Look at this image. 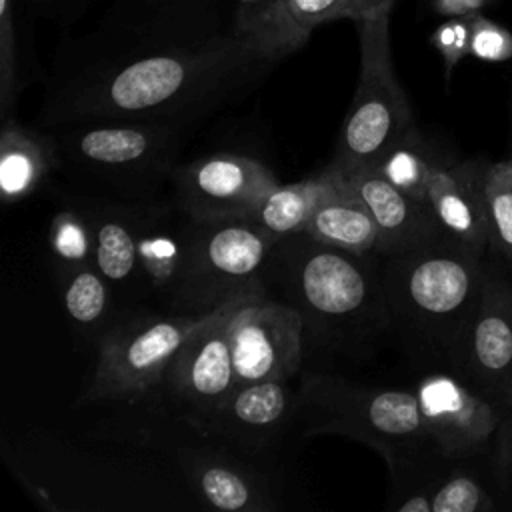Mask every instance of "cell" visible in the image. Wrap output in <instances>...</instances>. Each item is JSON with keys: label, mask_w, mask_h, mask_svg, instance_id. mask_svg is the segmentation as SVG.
<instances>
[{"label": "cell", "mask_w": 512, "mask_h": 512, "mask_svg": "<svg viewBox=\"0 0 512 512\" xmlns=\"http://www.w3.org/2000/svg\"><path fill=\"white\" fill-rule=\"evenodd\" d=\"M302 48L274 2L108 0L66 28L46 74L40 122L162 120L192 126Z\"/></svg>", "instance_id": "cell-1"}, {"label": "cell", "mask_w": 512, "mask_h": 512, "mask_svg": "<svg viewBox=\"0 0 512 512\" xmlns=\"http://www.w3.org/2000/svg\"><path fill=\"white\" fill-rule=\"evenodd\" d=\"M262 282L302 314L306 360L366 356L394 334L376 252H348L298 232L274 240Z\"/></svg>", "instance_id": "cell-2"}, {"label": "cell", "mask_w": 512, "mask_h": 512, "mask_svg": "<svg viewBox=\"0 0 512 512\" xmlns=\"http://www.w3.org/2000/svg\"><path fill=\"white\" fill-rule=\"evenodd\" d=\"M380 260L394 336L462 372L486 278L480 256L442 234Z\"/></svg>", "instance_id": "cell-3"}, {"label": "cell", "mask_w": 512, "mask_h": 512, "mask_svg": "<svg viewBox=\"0 0 512 512\" xmlns=\"http://www.w3.org/2000/svg\"><path fill=\"white\" fill-rule=\"evenodd\" d=\"M162 120L84 122L56 128L60 164L94 182L104 198L152 202L176 170L180 132Z\"/></svg>", "instance_id": "cell-4"}, {"label": "cell", "mask_w": 512, "mask_h": 512, "mask_svg": "<svg viewBox=\"0 0 512 512\" xmlns=\"http://www.w3.org/2000/svg\"><path fill=\"white\" fill-rule=\"evenodd\" d=\"M388 20L386 12L354 22L360 38V76L330 164L340 172L376 166L416 128L410 102L394 74Z\"/></svg>", "instance_id": "cell-5"}, {"label": "cell", "mask_w": 512, "mask_h": 512, "mask_svg": "<svg viewBox=\"0 0 512 512\" xmlns=\"http://www.w3.org/2000/svg\"><path fill=\"white\" fill-rule=\"evenodd\" d=\"M272 246L274 238L250 218H194L186 272L166 312L206 314L246 290L264 286Z\"/></svg>", "instance_id": "cell-6"}, {"label": "cell", "mask_w": 512, "mask_h": 512, "mask_svg": "<svg viewBox=\"0 0 512 512\" xmlns=\"http://www.w3.org/2000/svg\"><path fill=\"white\" fill-rule=\"evenodd\" d=\"M206 314L168 312L114 326L100 340L98 362L84 400H132L152 390L164 380L172 358Z\"/></svg>", "instance_id": "cell-7"}, {"label": "cell", "mask_w": 512, "mask_h": 512, "mask_svg": "<svg viewBox=\"0 0 512 512\" xmlns=\"http://www.w3.org/2000/svg\"><path fill=\"white\" fill-rule=\"evenodd\" d=\"M228 334L236 386L290 380L306 360L302 314L264 286L234 310Z\"/></svg>", "instance_id": "cell-8"}, {"label": "cell", "mask_w": 512, "mask_h": 512, "mask_svg": "<svg viewBox=\"0 0 512 512\" xmlns=\"http://www.w3.org/2000/svg\"><path fill=\"white\" fill-rule=\"evenodd\" d=\"M174 204L200 220L250 218L280 184L262 162L242 154H212L178 166Z\"/></svg>", "instance_id": "cell-9"}, {"label": "cell", "mask_w": 512, "mask_h": 512, "mask_svg": "<svg viewBox=\"0 0 512 512\" xmlns=\"http://www.w3.org/2000/svg\"><path fill=\"white\" fill-rule=\"evenodd\" d=\"M306 400L316 412H328L324 428L348 430L386 448L390 442L428 438L420 400L408 390H354L336 378L310 376Z\"/></svg>", "instance_id": "cell-10"}, {"label": "cell", "mask_w": 512, "mask_h": 512, "mask_svg": "<svg viewBox=\"0 0 512 512\" xmlns=\"http://www.w3.org/2000/svg\"><path fill=\"white\" fill-rule=\"evenodd\" d=\"M258 288L246 290L208 312L172 358L164 382L172 396L192 410V420L214 412L236 388L228 334L230 318Z\"/></svg>", "instance_id": "cell-11"}, {"label": "cell", "mask_w": 512, "mask_h": 512, "mask_svg": "<svg viewBox=\"0 0 512 512\" xmlns=\"http://www.w3.org/2000/svg\"><path fill=\"white\" fill-rule=\"evenodd\" d=\"M428 438L446 456H468L482 450L500 428L494 402L458 376L434 372L416 388Z\"/></svg>", "instance_id": "cell-12"}, {"label": "cell", "mask_w": 512, "mask_h": 512, "mask_svg": "<svg viewBox=\"0 0 512 512\" xmlns=\"http://www.w3.org/2000/svg\"><path fill=\"white\" fill-rule=\"evenodd\" d=\"M460 374L494 404L512 378V282L488 272Z\"/></svg>", "instance_id": "cell-13"}, {"label": "cell", "mask_w": 512, "mask_h": 512, "mask_svg": "<svg viewBox=\"0 0 512 512\" xmlns=\"http://www.w3.org/2000/svg\"><path fill=\"white\" fill-rule=\"evenodd\" d=\"M332 170L368 206L378 228L376 254L386 256L402 252L444 234L430 204L418 202L404 194L376 168H360L350 172H340L336 168Z\"/></svg>", "instance_id": "cell-14"}, {"label": "cell", "mask_w": 512, "mask_h": 512, "mask_svg": "<svg viewBox=\"0 0 512 512\" xmlns=\"http://www.w3.org/2000/svg\"><path fill=\"white\" fill-rule=\"evenodd\" d=\"M486 166L480 160H438L428 184V204L442 232L480 258L488 248Z\"/></svg>", "instance_id": "cell-15"}, {"label": "cell", "mask_w": 512, "mask_h": 512, "mask_svg": "<svg viewBox=\"0 0 512 512\" xmlns=\"http://www.w3.org/2000/svg\"><path fill=\"white\" fill-rule=\"evenodd\" d=\"M194 218L182 208L146 204L138 232V262L144 288L168 306L186 272Z\"/></svg>", "instance_id": "cell-16"}, {"label": "cell", "mask_w": 512, "mask_h": 512, "mask_svg": "<svg viewBox=\"0 0 512 512\" xmlns=\"http://www.w3.org/2000/svg\"><path fill=\"white\" fill-rule=\"evenodd\" d=\"M294 406L288 380L242 384L208 416L194 422L208 432H218L244 446H262L288 420Z\"/></svg>", "instance_id": "cell-17"}, {"label": "cell", "mask_w": 512, "mask_h": 512, "mask_svg": "<svg viewBox=\"0 0 512 512\" xmlns=\"http://www.w3.org/2000/svg\"><path fill=\"white\" fill-rule=\"evenodd\" d=\"M78 202L92 232V262L108 284L142 278L138 232L148 202H122L104 196H86Z\"/></svg>", "instance_id": "cell-18"}, {"label": "cell", "mask_w": 512, "mask_h": 512, "mask_svg": "<svg viewBox=\"0 0 512 512\" xmlns=\"http://www.w3.org/2000/svg\"><path fill=\"white\" fill-rule=\"evenodd\" d=\"M60 164L54 134L22 126L4 116L0 136V190L6 204L34 194Z\"/></svg>", "instance_id": "cell-19"}, {"label": "cell", "mask_w": 512, "mask_h": 512, "mask_svg": "<svg viewBox=\"0 0 512 512\" xmlns=\"http://www.w3.org/2000/svg\"><path fill=\"white\" fill-rule=\"evenodd\" d=\"M338 186L340 182L332 168L302 182L288 186L278 184L250 214V220L274 240L304 232L316 208L328 200Z\"/></svg>", "instance_id": "cell-20"}, {"label": "cell", "mask_w": 512, "mask_h": 512, "mask_svg": "<svg viewBox=\"0 0 512 512\" xmlns=\"http://www.w3.org/2000/svg\"><path fill=\"white\" fill-rule=\"evenodd\" d=\"M338 182V190L316 208L304 232L316 238L318 242L348 252H376L378 228L368 206L340 178Z\"/></svg>", "instance_id": "cell-21"}, {"label": "cell", "mask_w": 512, "mask_h": 512, "mask_svg": "<svg viewBox=\"0 0 512 512\" xmlns=\"http://www.w3.org/2000/svg\"><path fill=\"white\" fill-rule=\"evenodd\" d=\"M198 496L218 510H266L270 508L262 482L230 460L200 458L186 464Z\"/></svg>", "instance_id": "cell-22"}, {"label": "cell", "mask_w": 512, "mask_h": 512, "mask_svg": "<svg viewBox=\"0 0 512 512\" xmlns=\"http://www.w3.org/2000/svg\"><path fill=\"white\" fill-rule=\"evenodd\" d=\"M438 160L440 158L432 154L430 146L422 140L418 130L412 128L372 168H376L404 194L428 204V184Z\"/></svg>", "instance_id": "cell-23"}, {"label": "cell", "mask_w": 512, "mask_h": 512, "mask_svg": "<svg viewBox=\"0 0 512 512\" xmlns=\"http://www.w3.org/2000/svg\"><path fill=\"white\" fill-rule=\"evenodd\" d=\"M30 8L24 0H0V96L4 116L16 104L22 88V60L30 44L26 16Z\"/></svg>", "instance_id": "cell-24"}, {"label": "cell", "mask_w": 512, "mask_h": 512, "mask_svg": "<svg viewBox=\"0 0 512 512\" xmlns=\"http://www.w3.org/2000/svg\"><path fill=\"white\" fill-rule=\"evenodd\" d=\"M58 274L68 316L80 326L98 324L110 308V284L94 262L58 266Z\"/></svg>", "instance_id": "cell-25"}, {"label": "cell", "mask_w": 512, "mask_h": 512, "mask_svg": "<svg viewBox=\"0 0 512 512\" xmlns=\"http://www.w3.org/2000/svg\"><path fill=\"white\" fill-rule=\"evenodd\" d=\"M484 198L488 218V248L512 262V158L486 166Z\"/></svg>", "instance_id": "cell-26"}, {"label": "cell", "mask_w": 512, "mask_h": 512, "mask_svg": "<svg viewBox=\"0 0 512 512\" xmlns=\"http://www.w3.org/2000/svg\"><path fill=\"white\" fill-rule=\"evenodd\" d=\"M50 248L60 266L92 262L94 242L88 220L80 208L60 210L50 228Z\"/></svg>", "instance_id": "cell-27"}, {"label": "cell", "mask_w": 512, "mask_h": 512, "mask_svg": "<svg viewBox=\"0 0 512 512\" xmlns=\"http://www.w3.org/2000/svg\"><path fill=\"white\" fill-rule=\"evenodd\" d=\"M344 4L346 0H274L278 20L300 46L320 24L344 18Z\"/></svg>", "instance_id": "cell-28"}, {"label": "cell", "mask_w": 512, "mask_h": 512, "mask_svg": "<svg viewBox=\"0 0 512 512\" xmlns=\"http://www.w3.org/2000/svg\"><path fill=\"white\" fill-rule=\"evenodd\" d=\"M490 494L468 474H452L432 492V512H490Z\"/></svg>", "instance_id": "cell-29"}, {"label": "cell", "mask_w": 512, "mask_h": 512, "mask_svg": "<svg viewBox=\"0 0 512 512\" xmlns=\"http://www.w3.org/2000/svg\"><path fill=\"white\" fill-rule=\"evenodd\" d=\"M470 18V56L484 62H506L512 58V34L480 12Z\"/></svg>", "instance_id": "cell-30"}, {"label": "cell", "mask_w": 512, "mask_h": 512, "mask_svg": "<svg viewBox=\"0 0 512 512\" xmlns=\"http://www.w3.org/2000/svg\"><path fill=\"white\" fill-rule=\"evenodd\" d=\"M430 42L442 56L444 74H446V80H450L454 68L462 62V58L470 56V18L468 16L448 18L432 32Z\"/></svg>", "instance_id": "cell-31"}, {"label": "cell", "mask_w": 512, "mask_h": 512, "mask_svg": "<svg viewBox=\"0 0 512 512\" xmlns=\"http://www.w3.org/2000/svg\"><path fill=\"white\" fill-rule=\"evenodd\" d=\"M30 12L62 28H74L102 0H24Z\"/></svg>", "instance_id": "cell-32"}, {"label": "cell", "mask_w": 512, "mask_h": 512, "mask_svg": "<svg viewBox=\"0 0 512 512\" xmlns=\"http://www.w3.org/2000/svg\"><path fill=\"white\" fill-rule=\"evenodd\" d=\"M496 472H498L502 488L512 490V412L506 420L500 422Z\"/></svg>", "instance_id": "cell-33"}, {"label": "cell", "mask_w": 512, "mask_h": 512, "mask_svg": "<svg viewBox=\"0 0 512 512\" xmlns=\"http://www.w3.org/2000/svg\"><path fill=\"white\" fill-rule=\"evenodd\" d=\"M396 0H346L344 18L358 22L364 18H372L378 14H390Z\"/></svg>", "instance_id": "cell-34"}, {"label": "cell", "mask_w": 512, "mask_h": 512, "mask_svg": "<svg viewBox=\"0 0 512 512\" xmlns=\"http://www.w3.org/2000/svg\"><path fill=\"white\" fill-rule=\"evenodd\" d=\"M488 0H432V6L438 14L444 16H468L474 12H480V8Z\"/></svg>", "instance_id": "cell-35"}, {"label": "cell", "mask_w": 512, "mask_h": 512, "mask_svg": "<svg viewBox=\"0 0 512 512\" xmlns=\"http://www.w3.org/2000/svg\"><path fill=\"white\" fill-rule=\"evenodd\" d=\"M398 512H432V494L416 492L396 506Z\"/></svg>", "instance_id": "cell-36"}, {"label": "cell", "mask_w": 512, "mask_h": 512, "mask_svg": "<svg viewBox=\"0 0 512 512\" xmlns=\"http://www.w3.org/2000/svg\"><path fill=\"white\" fill-rule=\"evenodd\" d=\"M498 404H502L508 412H512V378H510V382H508V386H506V390H504V394H502Z\"/></svg>", "instance_id": "cell-37"}, {"label": "cell", "mask_w": 512, "mask_h": 512, "mask_svg": "<svg viewBox=\"0 0 512 512\" xmlns=\"http://www.w3.org/2000/svg\"><path fill=\"white\" fill-rule=\"evenodd\" d=\"M242 4H250V6H264V4H272L274 0H238Z\"/></svg>", "instance_id": "cell-38"}]
</instances>
